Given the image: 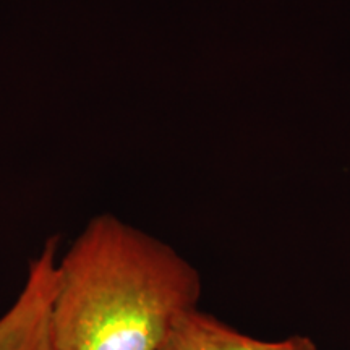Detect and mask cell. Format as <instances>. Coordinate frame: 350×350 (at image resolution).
<instances>
[{
	"instance_id": "1",
	"label": "cell",
	"mask_w": 350,
	"mask_h": 350,
	"mask_svg": "<svg viewBox=\"0 0 350 350\" xmlns=\"http://www.w3.org/2000/svg\"><path fill=\"white\" fill-rule=\"evenodd\" d=\"M200 299L198 271L170 245L99 214L57 261L55 347L159 350Z\"/></svg>"
},
{
	"instance_id": "2",
	"label": "cell",
	"mask_w": 350,
	"mask_h": 350,
	"mask_svg": "<svg viewBox=\"0 0 350 350\" xmlns=\"http://www.w3.org/2000/svg\"><path fill=\"white\" fill-rule=\"evenodd\" d=\"M57 250L59 237H51L29 261L18 297L0 317V350H57L52 334Z\"/></svg>"
},
{
	"instance_id": "3",
	"label": "cell",
	"mask_w": 350,
	"mask_h": 350,
	"mask_svg": "<svg viewBox=\"0 0 350 350\" xmlns=\"http://www.w3.org/2000/svg\"><path fill=\"white\" fill-rule=\"evenodd\" d=\"M159 350H318L306 336L282 340H260L200 308L182 314L174 323Z\"/></svg>"
}]
</instances>
